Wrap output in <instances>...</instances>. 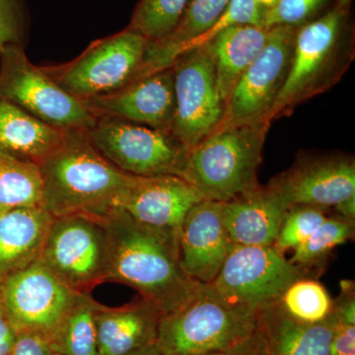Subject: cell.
Instances as JSON below:
<instances>
[{
    "instance_id": "cell-1",
    "label": "cell",
    "mask_w": 355,
    "mask_h": 355,
    "mask_svg": "<svg viewBox=\"0 0 355 355\" xmlns=\"http://www.w3.org/2000/svg\"><path fill=\"white\" fill-rule=\"evenodd\" d=\"M104 220L107 282L132 287L161 316L181 309L197 295L202 284L182 268L178 233L140 223L120 209Z\"/></svg>"
},
{
    "instance_id": "cell-2",
    "label": "cell",
    "mask_w": 355,
    "mask_h": 355,
    "mask_svg": "<svg viewBox=\"0 0 355 355\" xmlns=\"http://www.w3.org/2000/svg\"><path fill=\"white\" fill-rule=\"evenodd\" d=\"M44 209L53 217L85 214L106 218L116 210L130 174L109 162L86 130L65 133L57 148L38 166Z\"/></svg>"
},
{
    "instance_id": "cell-3",
    "label": "cell",
    "mask_w": 355,
    "mask_h": 355,
    "mask_svg": "<svg viewBox=\"0 0 355 355\" xmlns=\"http://www.w3.org/2000/svg\"><path fill=\"white\" fill-rule=\"evenodd\" d=\"M270 125L261 120L217 128L189 150L182 178L203 200L218 202L259 188L258 170Z\"/></svg>"
},
{
    "instance_id": "cell-4",
    "label": "cell",
    "mask_w": 355,
    "mask_h": 355,
    "mask_svg": "<svg viewBox=\"0 0 355 355\" xmlns=\"http://www.w3.org/2000/svg\"><path fill=\"white\" fill-rule=\"evenodd\" d=\"M345 16L347 10L336 6L298 28L288 76L268 114L270 123L342 78L354 55L343 38Z\"/></svg>"
},
{
    "instance_id": "cell-5",
    "label": "cell",
    "mask_w": 355,
    "mask_h": 355,
    "mask_svg": "<svg viewBox=\"0 0 355 355\" xmlns=\"http://www.w3.org/2000/svg\"><path fill=\"white\" fill-rule=\"evenodd\" d=\"M257 329V313L214 295L205 284L188 304L161 316L156 345L162 355L225 352Z\"/></svg>"
},
{
    "instance_id": "cell-6",
    "label": "cell",
    "mask_w": 355,
    "mask_h": 355,
    "mask_svg": "<svg viewBox=\"0 0 355 355\" xmlns=\"http://www.w3.org/2000/svg\"><path fill=\"white\" fill-rule=\"evenodd\" d=\"M148 44L146 37L128 27L93 42L72 62L44 69L60 87L83 101L120 90L144 77Z\"/></svg>"
},
{
    "instance_id": "cell-7",
    "label": "cell",
    "mask_w": 355,
    "mask_h": 355,
    "mask_svg": "<svg viewBox=\"0 0 355 355\" xmlns=\"http://www.w3.org/2000/svg\"><path fill=\"white\" fill-rule=\"evenodd\" d=\"M0 99L64 132L88 130L97 121L83 101L60 87L44 67L30 62L24 46L0 51Z\"/></svg>"
},
{
    "instance_id": "cell-8",
    "label": "cell",
    "mask_w": 355,
    "mask_h": 355,
    "mask_svg": "<svg viewBox=\"0 0 355 355\" xmlns=\"http://www.w3.org/2000/svg\"><path fill=\"white\" fill-rule=\"evenodd\" d=\"M108 240L104 218L71 214L53 217L39 260L78 293L107 282Z\"/></svg>"
},
{
    "instance_id": "cell-9",
    "label": "cell",
    "mask_w": 355,
    "mask_h": 355,
    "mask_svg": "<svg viewBox=\"0 0 355 355\" xmlns=\"http://www.w3.org/2000/svg\"><path fill=\"white\" fill-rule=\"evenodd\" d=\"M86 135L109 162L127 174L183 177L189 150L171 132L104 118L97 119Z\"/></svg>"
},
{
    "instance_id": "cell-10",
    "label": "cell",
    "mask_w": 355,
    "mask_h": 355,
    "mask_svg": "<svg viewBox=\"0 0 355 355\" xmlns=\"http://www.w3.org/2000/svg\"><path fill=\"white\" fill-rule=\"evenodd\" d=\"M304 277L273 246H235L214 282L205 286L224 302L257 313Z\"/></svg>"
},
{
    "instance_id": "cell-11",
    "label": "cell",
    "mask_w": 355,
    "mask_h": 355,
    "mask_svg": "<svg viewBox=\"0 0 355 355\" xmlns=\"http://www.w3.org/2000/svg\"><path fill=\"white\" fill-rule=\"evenodd\" d=\"M172 69L176 109L171 133L190 150L218 128L225 104L217 87L214 60L205 46L180 55Z\"/></svg>"
},
{
    "instance_id": "cell-12",
    "label": "cell",
    "mask_w": 355,
    "mask_h": 355,
    "mask_svg": "<svg viewBox=\"0 0 355 355\" xmlns=\"http://www.w3.org/2000/svg\"><path fill=\"white\" fill-rule=\"evenodd\" d=\"M79 294L37 260L2 280L0 300L17 334L50 340Z\"/></svg>"
},
{
    "instance_id": "cell-13",
    "label": "cell",
    "mask_w": 355,
    "mask_h": 355,
    "mask_svg": "<svg viewBox=\"0 0 355 355\" xmlns=\"http://www.w3.org/2000/svg\"><path fill=\"white\" fill-rule=\"evenodd\" d=\"M297 30L291 26L270 28L260 55L236 85L218 128L268 121L288 76Z\"/></svg>"
},
{
    "instance_id": "cell-14",
    "label": "cell",
    "mask_w": 355,
    "mask_h": 355,
    "mask_svg": "<svg viewBox=\"0 0 355 355\" xmlns=\"http://www.w3.org/2000/svg\"><path fill=\"white\" fill-rule=\"evenodd\" d=\"M268 187L288 209L310 205L331 209L355 195L354 159L343 155L299 159Z\"/></svg>"
},
{
    "instance_id": "cell-15",
    "label": "cell",
    "mask_w": 355,
    "mask_h": 355,
    "mask_svg": "<svg viewBox=\"0 0 355 355\" xmlns=\"http://www.w3.org/2000/svg\"><path fill=\"white\" fill-rule=\"evenodd\" d=\"M83 102L96 119H116L171 132L176 109L174 71L172 67L159 70Z\"/></svg>"
},
{
    "instance_id": "cell-16",
    "label": "cell",
    "mask_w": 355,
    "mask_h": 355,
    "mask_svg": "<svg viewBox=\"0 0 355 355\" xmlns=\"http://www.w3.org/2000/svg\"><path fill=\"white\" fill-rule=\"evenodd\" d=\"M202 200V195L183 178L130 175L116 209L140 223L179 233L189 210Z\"/></svg>"
},
{
    "instance_id": "cell-17",
    "label": "cell",
    "mask_w": 355,
    "mask_h": 355,
    "mask_svg": "<svg viewBox=\"0 0 355 355\" xmlns=\"http://www.w3.org/2000/svg\"><path fill=\"white\" fill-rule=\"evenodd\" d=\"M221 209L222 202L202 200L189 210L178 233L182 268L200 284L214 282L235 247Z\"/></svg>"
},
{
    "instance_id": "cell-18",
    "label": "cell",
    "mask_w": 355,
    "mask_h": 355,
    "mask_svg": "<svg viewBox=\"0 0 355 355\" xmlns=\"http://www.w3.org/2000/svg\"><path fill=\"white\" fill-rule=\"evenodd\" d=\"M97 355H128L156 345L159 311L146 300L121 307L96 302Z\"/></svg>"
},
{
    "instance_id": "cell-19",
    "label": "cell",
    "mask_w": 355,
    "mask_h": 355,
    "mask_svg": "<svg viewBox=\"0 0 355 355\" xmlns=\"http://www.w3.org/2000/svg\"><path fill=\"white\" fill-rule=\"evenodd\" d=\"M286 202L270 187L222 202V218L235 246H272Z\"/></svg>"
},
{
    "instance_id": "cell-20",
    "label": "cell",
    "mask_w": 355,
    "mask_h": 355,
    "mask_svg": "<svg viewBox=\"0 0 355 355\" xmlns=\"http://www.w3.org/2000/svg\"><path fill=\"white\" fill-rule=\"evenodd\" d=\"M336 326L331 314L320 323L297 321L277 301L257 312V329L265 338L270 355H331Z\"/></svg>"
},
{
    "instance_id": "cell-21",
    "label": "cell",
    "mask_w": 355,
    "mask_h": 355,
    "mask_svg": "<svg viewBox=\"0 0 355 355\" xmlns=\"http://www.w3.org/2000/svg\"><path fill=\"white\" fill-rule=\"evenodd\" d=\"M53 218L44 207H23L0 216V279L39 260Z\"/></svg>"
},
{
    "instance_id": "cell-22",
    "label": "cell",
    "mask_w": 355,
    "mask_h": 355,
    "mask_svg": "<svg viewBox=\"0 0 355 355\" xmlns=\"http://www.w3.org/2000/svg\"><path fill=\"white\" fill-rule=\"evenodd\" d=\"M270 30L261 26H232L202 46L214 60L217 87L225 107L243 74L265 46Z\"/></svg>"
},
{
    "instance_id": "cell-23",
    "label": "cell",
    "mask_w": 355,
    "mask_h": 355,
    "mask_svg": "<svg viewBox=\"0 0 355 355\" xmlns=\"http://www.w3.org/2000/svg\"><path fill=\"white\" fill-rule=\"evenodd\" d=\"M67 132L0 99V155L39 166L57 148Z\"/></svg>"
},
{
    "instance_id": "cell-24",
    "label": "cell",
    "mask_w": 355,
    "mask_h": 355,
    "mask_svg": "<svg viewBox=\"0 0 355 355\" xmlns=\"http://www.w3.org/2000/svg\"><path fill=\"white\" fill-rule=\"evenodd\" d=\"M230 0H190L175 29L165 38L149 41L144 76L171 67L196 40L219 19Z\"/></svg>"
},
{
    "instance_id": "cell-25",
    "label": "cell",
    "mask_w": 355,
    "mask_h": 355,
    "mask_svg": "<svg viewBox=\"0 0 355 355\" xmlns=\"http://www.w3.org/2000/svg\"><path fill=\"white\" fill-rule=\"evenodd\" d=\"M96 301L89 293H80L53 335L50 343L60 355H97L95 324Z\"/></svg>"
},
{
    "instance_id": "cell-26",
    "label": "cell",
    "mask_w": 355,
    "mask_h": 355,
    "mask_svg": "<svg viewBox=\"0 0 355 355\" xmlns=\"http://www.w3.org/2000/svg\"><path fill=\"white\" fill-rule=\"evenodd\" d=\"M23 207H44L39 167L0 155V216Z\"/></svg>"
},
{
    "instance_id": "cell-27",
    "label": "cell",
    "mask_w": 355,
    "mask_h": 355,
    "mask_svg": "<svg viewBox=\"0 0 355 355\" xmlns=\"http://www.w3.org/2000/svg\"><path fill=\"white\" fill-rule=\"evenodd\" d=\"M354 223L336 216H329L324 223L300 246L293 250L289 261L308 277L320 270L336 247L354 237Z\"/></svg>"
},
{
    "instance_id": "cell-28",
    "label": "cell",
    "mask_w": 355,
    "mask_h": 355,
    "mask_svg": "<svg viewBox=\"0 0 355 355\" xmlns=\"http://www.w3.org/2000/svg\"><path fill=\"white\" fill-rule=\"evenodd\" d=\"M277 303L289 316L307 324L324 321L330 317L333 307L330 293L321 282L311 277L295 280Z\"/></svg>"
},
{
    "instance_id": "cell-29",
    "label": "cell",
    "mask_w": 355,
    "mask_h": 355,
    "mask_svg": "<svg viewBox=\"0 0 355 355\" xmlns=\"http://www.w3.org/2000/svg\"><path fill=\"white\" fill-rule=\"evenodd\" d=\"M190 0H141L128 28L148 41L165 38L175 29Z\"/></svg>"
},
{
    "instance_id": "cell-30",
    "label": "cell",
    "mask_w": 355,
    "mask_h": 355,
    "mask_svg": "<svg viewBox=\"0 0 355 355\" xmlns=\"http://www.w3.org/2000/svg\"><path fill=\"white\" fill-rule=\"evenodd\" d=\"M329 211L330 209L310 205L289 207L280 222L273 248L282 254L289 250L293 251L324 223Z\"/></svg>"
},
{
    "instance_id": "cell-31",
    "label": "cell",
    "mask_w": 355,
    "mask_h": 355,
    "mask_svg": "<svg viewBox=\"0 0 355 355\" xmlns=\"http://www.w3.org/2000/svg\"><path fill=\"white\" fill-rule=\"evenodd\" d=\"M328 0H275L270 6H266L261 27L291 26L299 28L307 24L316 15Z\"/></svg>"
},
{
    "instance_id": "cell-32",
    "label": "cell",
    "mask_w": 355,
    "mask_h": 355,
    "mask_svg": "<svg viewBox=\"0 0 355 355\" xmlns=\"http://www.w3.org/2000/svg\"><path fill=\"white\" fill-rule=\"evenodd\" d=\"M26 16L22 0H0V51L23 46Z\"/></svg>"
},
{
    "instance_id": "cell-33",
    "label": "cell",
    "mask_w": 355,
    "mask_h": 355,
    "mask_svg": "<svg viewBox=\"0 0 355 355\" xmlns=\"http://www.w3.org/2000/svg\"><path fill=\"white\" fill-rule=\"evenodd\" d=\"M331 315L336 323L355 324L354 282L343 280L340 282V293L333 300Z\"/></svg>"
},
{
    "instance_id": "cell-34",
    "label": "cell",
    "mask_w": 355,
    "mask_h": 355,
    "mask_svg": "<svg viewBox=\"0 0 355 355\" xmlns=\"http://www.w3.org/2000/svg\"><path fill=\"white\" fill-rule=\"evenodd\" d=\"M50 340L43 336L32 333H18L8 355H55Z\"/></svg>"
},
{
    "instance_id": "cell-35",
    "label": "cell",
    "mask_w": 355,
    "mask_h": 355,
    "mask_svg": "<svg viewBox=\"0 0 355 355\" xmlns=\"http://www.w3.org/2000/svg\"><path fill=\"white\" fill-rule=\"evenodd\" d=\"M331 355H355V324L336 323Z\"/></svg>"
},
{
    "instance_id": "cell-36",
    "label": "cell",
    "mask_w": 355,
    "mask_h": 355,
    "mask_svg": "<svg viewBox=\"0 0 355 355\" xmlns=\"http://www.w3.org/2000/svg\"><path fill=\"white\" fill-rule=\"evenodd\" d=\"M222 355H270L268 345L258 329L231 347Z\"/></svg>"
},
{
    "instance_id": "cell-37",
    "label": "cell",
    "mask_w": 355,
    "mask_h": 355,
    "mask_svg": "<svg viewBox=\"0 0 355 355\" xmlns=\"http://www.w3.org/2000/svg\"><path fill=\"white\" fill-rule=\"evenodd\" d=\"M16 338H17V331L7 317L6 310L0 300V355L10 354Z\"/></svg>"
},
{
    "instance_id": "cell-38",
    "label": "cell",
    "mask_w": 355,
    "mask_h": 355,
    "mask_svg": "<svg viewBox=\"0 0 355 355\" xmlns=\"http://www.w3.org/2000/svg\"><path fill=\"white\" fill-rule=\"evenodd\" d=\"M336 216L347 220L355 221V195L345 198L333 207Z\"/></svg>"
},
{
    "instance_id": "cell-39",
    "label": "cell",
    "mask_w": 355,
    "mask_h": 355,
    "mask_svg": "<svg viewBox=\"0 0 355 355\" xmlns=\"http://www.w3.org/2000/svg\"><path fill=\"white\" fill-rule=\"evenodd\" d=\"M128 355H162V354H161L160 350L158 349L157 345H151V347H146V349L139 350V352H135Z\"/></svg>"
},
{
    "instance_id": "cell-40",
    "label": "cell",
    "mask_w": 355,
    "mask_h": 355,
    "mask_svg": "<svg viewBox=\"0 0 355 355\" xmlns=\"http://www.w3.org/2000/svg\"><path fill=\"white\" fill-rule=\"evenodd\" d=\"M352 0H338V7H340V8L347 10L349 7L350 3H352Z\"/></svg>"
},
{
    "instance_id": "cell-41",
    "label": "cell",
    "mask_w": 355,
    "mask_h": 355,
    "mask_svg": "<svg viewBox=\"0 0 355 355\" xmlns=\"http://www.w3.org/2000/svg\"><path fill=\"white\" fill-rule=\"evenodd\" d=\"M260 1L266 4V6H270L275 2V0H260Z\"/></svg>"
},
{
    "instance_id": "cell-42",
    "label": "cell",
    "mask_w": 355,
    "mask_h": 355,
    "mask_svg": "<svg viewBox=\"0 0 355 355\" xmlns=\"http://www.w3.org/2000/svg\"><path fill=\"white\" fill-rule=\"evenodd\" d=\"M221 352H209V354H197V355H222Z\"/></svg>"
},
{
    "instance_id": "cell-43",
    "label": "cell",
    "mask_w": 355,
    "mask_h": 355,
    "mask_svg": "<svg viewBox=\"0 0 355 355\" xmlns=\"http://www.w3.org/2000/svg\"><path fill=\"white\" fill-rule=\"evenodd\" d=\"M2 279H0V292H1V284H2Z\"/></svg>"
},
{
    "instance_id": "cell-44",
    "label": "cell",
    "mask_w": 355,
    "mask_h": 355,
    "mask_svg": "<svg viewBox=\"0 0 355 355\" xmlns=\"http://www.w3.org/2000/svg\"><path fill=\"white\" fill-rule=\"evenodd\" d=\"M55 355H60V354H55Z\"/></svg>"
}]
</instances>
